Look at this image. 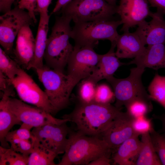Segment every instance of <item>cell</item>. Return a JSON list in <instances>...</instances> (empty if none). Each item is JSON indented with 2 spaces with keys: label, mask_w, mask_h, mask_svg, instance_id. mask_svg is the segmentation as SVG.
I'll return each mask as SVG.
<instances>
[{
  "label": "cell",
  "mask_w": 165,
  "mask_h": 165,
  "mask_svg": "<svg viewBox=\"0 0 165 165\" xmlns=\"http://www.w3.org/2000/svg\"><path fill=\"white\" fill-rule=\"evenodd\" d=\"M121 109L111 104L95 102L86 104L77 100L72 111L64 115L62 118L74 123L77 131L86 135L101 138Z\"/></svg>",
  "instance_id": "6da1fadb"
},
{
  "label": "cell",
  "mask_w": 165,
  "mask_h": 165,
  "mask_svg": "<svg viewBox=\"0 0 165 165\" xmlns=\"http://www.w3.org/2000/svg\"><path fill=\"white\" fill-rule=\"evenodd\" d=\"M112 152L102 138L86 135L70 128L64 152L57 165H88L98 157L111 155Z\"/></svg>",
  "instance_id": "7a4b0ae2"
},
{
  "label": "cell",
  "mask_w": 165,
  "mask_h": 165,
  "mask_svg": "<svg viewBox=\"0 0 165 165\" xmlns=\"http://www.w3.org/2000/svg\"><path fill=\"white\" fill-rule=\"evenodd\" d=\"M72 20L70 17L64 15L55 16L51 34L47 38L44 57L46 65L63 73L74 49L69 41L71 38Z\"/></svg>",
  "instance_id": "3957f363"
},
{
  "label": "cell",
  "mask_w": 165,
  "mask_h": 165,
  "mask_svg": "<svg viewBox=\"0 0 165 165\" xmlns=\"http://www.w3.org/2000/svg\"><path fill=\"white\" fill-rule=\"evenodd\" d=\"M36 70L56 114L67 108L70 105L72 92L78 82L67 74L54 70L46 64Z\"/></svg>",
  "instance_id": "277c9868"
},
{
  "label": "cell",
  "mask_w": 165,
  "mask_h": 165,
  "mask_svg": "<svg viewBox=\"0 0 165 165\" xmlns=\"http://www.w3.org/2000/svg\"><path fill=\"white\" fill-rule=\"evenodd\" d=\"M123 24L119 20H101L75 23L71 38L75 42L74 47L91 46L94 47L101 40H108L116 45L119 35L118 27Z\"/></svg>",
  "instance_id": "5b68a950"
},
{
  "label": "cell",
  "mask_w": 165,
  "mask_h": 165,
  "mask_svg": "<svg viewBox=\"0 0 165 165\" xmlns=\"http://www.w3.org/2000/svg\"><path fill=\"white\" fill-rule=\"evenodd\" d=\"M117 6L105 0H72L57 13L70 17L75 23L111 20Z\"/></svg>",
  "instance_id": "8992f818"
},
{
  "label": "cell",
  "mask_w": 165,
  "mask_h": 165,
  "mask_svg": "<svg viewBox=\"0 0 165 165\" xmlns=\"http://www.w3.org/2000/svg\"><path fill=\"white\" fill-rule=\"evenodd\" d=\"M145 70L144 68L137 66L130 69V74L127 78L118 79L113 76L106 80L113 89L115 106L122 108L123 106H125L138 98L151 99L142 82L141 76Z\"/></svg>",
  "instance_id": "52a82bcc"
},
{
  "label": "cell",
  "mask_w": 165,
  "mask_h": 165,
  "mask_svg": "<svg viewBox=\"0 0 165 165\" xmlns=\"http://www.w3.org/2000/svg\"><path fill=\"white\" fill-rule=\"evenodd\" d=\"M35 24L28 12L16 5L0 16V44L8 55L13 51V42L20 30Z\"/></svg>",
  "instance_id": "ba28073f"
},
{
  "label": "cell",
  "mask_w": 165,
  "mask_h": 165,
  "mask_svg": "<svg viewBox=\"0 0 165 165\" xmlns=\"http://www.w3.org/2000/svg\"><path fill=\"white\" fill-rule=\"evenodd\" d=\"M10 81L21 100L42 108L53 116L56 115L45 92L22 69L20 68L14 78Z\"/></svg>",
  "instance_id": "9c48e42d"
},
{
  "label": "cell",
  "mask_w": 165,
  "mask_h": 165,
  "mask_svg": "<svg viewBox=\"0 0 165 165\" xmlns=\"http://www.w3.org/2000/svg\"><path fill=\"white\" fill-rule=\"evenodd\" d=\"M94 48L74 46L67 65V74L78 82L92 74L99 61L101 54L97 53Z\"/></svg>",
  "instance_id": "30bf717a"
},
{
  "label": "cell",
  "mask_w": 165,
  "mask_h": 165,
  "mask_svg": "<svg viewBox=\"0 0 165 165\" xmlns=\"http://www.w3.org/2000/svg\"><path fill=\"white\" fill-rule=\"evenodd\" d=\"M9 105L10 110L22 123L33 128L49 123L61 124L69 122L67 119L56 118L42 108L11 97L9 99Z\"/></svg>",
  "instance_id": "8fae6325"
},
{
  "label": "cell",
  "mask_w": 165,
  "mask_h": 165,
  "mask_svg": "<svg viewBox=\"0 0 165 165\" xmlns=\"http://www.w3.org/2000/svg\"><path fill=\"white\" fill-rule=\"evenodd\" d=\"M67 122L49 123L33 128L31 132L44 146L57 156L64 153L68 143L70 128L67 125Z\"/></svg>",
  "instance_id": "7c38bea8"
},
{
  "label": "cell",
  "mask_w": 165,
  "mask_h": 165,
  "mask_svg": "<svg viewBox=\"0 0 165 165\" xmlns=\"http://www.w3.org/2000/svg\"><path fill=\"white\" fill-rule=\"evenodd\" d=\"M134 119L127 112L121 111L102 134L101 138L107 143L112 152H114L126 140L138 135L135 132L133 127Z\"/></svg>",
  "instance_id": "4fadbf2b"
},
{
  "label": "cell",
  "mask_w": 165,
  "mask_h": 165,
  "mask_svg": "<svg viewBox=\"0 0 165 165\" xmlns=\"http://www.w3.org/2000/svg\"><path fill=\"white\" fill-rule=\"evenodd\" d=\"M147 0H120L117 6V13L123 22L121 31H129L130 28L138 25L152 12Z\"/></svg>",
  "instance_id": "5bb4252c"
},
{
  "label": "cell",
  "mask_w": 165,
  "mask_h": 165,
  "mask_svg": "<svg viewBox=\"0 0 165 165\" xmlns=\"http://www.w3.org/2000/svg\"><path fill=\"white\" fill-rule=\"evenodd\" d=\"M164 15L156 10L152 12L149 21L145 20L138 26L135 33L145 46L165 44V20Z\"/></svg>",
  "instance_id": "9a60e30c"
},
{
  "label": "cell",
  "mask_w": 165,
  "mask_h": 165,
  "mask_svg": "<svg viewBox=\"0 0 165 165\" xmlns=\"http://www.w3.org/2000/svg\"><path fill=\"white\" fill-rule=\"evenodd\" d=\"M35 38L30 26L23 27L18 33L15 49L13 50L15 61L26 69L34 54Z\"/></svg>",
  "instance_id": "2e32d148"
},
{
  "label": "cell",
  "mask_w": 165,
  "mask_h": 165,
  "mask_svg": "<svg viewBox=\"0 0 165 165\" xmlns=\"http://www.w3.org/2000/svg\"><path fill=\"white\" fill-rule=\"evenodd\" d=\"M13 86L3 92L0 101V141L1 146L9 148V145L5 139L7 134L15 125H21V122L10 110L9 101L10 97L15 95Z\"/></svg>",
  "instance_id": "e0dca14e"
},
{
  "label": "cell",
  "mask_w": 165,
  "mask_h": 165,
  "mask_svg": "<svg viewBox=\"0 0 165 165\" xmlns=\"http://www.w3.org/2000/svg\"><path fill=\"white\" fill-rule=\"evenodd\" d=\"M116 45L111 44L109 51L104 54L101 55L100 59L92 74L87 78L95 84L100 81L106 80L113 76L115 72L121 66L126 65L121 62L115 54V49Z\"/></svg>",
  "instance_id": "ac0fdd59"
},
{
  "label": "cell",
  "mask_w": 165,
  "mask_h": 165,
  "mask_svg": "<svg viewBox=\"0 0 165 165\" xmlns=\"http://www.w3.org/2000/svg\"><path fill=\"white\" fill-rule=\"evenodd\" d=\"M133 64L144 69L148 68L157 70L165 68V44L147 46L142 54L126 63V65Z\"/></svg>",
  "instance_id": "d6986e66"
},
{
  "label": "cell",
  "mask_w": 165,
  "mask_h": 165,
  "mask_svg": "<svg viewBox=\"0 0 165 165\" xmlns=\"http://www.w3.org/2000/svg\"><path fill=\"white\" fill-rule=\"evenodd\" d=\"M116 56L119 59L133 58L141 55L146 47L135 32L119 35L116 43Z\"/></svg>",
  "instance_id": "ffe728a7"
},
{
  "label": "cell",
  "mask_w": 165,
  "mask_h": 165,
  "mask_svg": "<svg viewBox=\"0 0 165 165\" xmlns=\"http://www.w3.org/2000/svg\"><path fill=\"white\" fill-rule=\"evenodd\" d=\"M40 20L36 38L33 57L26 69H36L42 67L46 47L50 16L48 13L40 14Z\"/></svg>",
  "instance_id": "44dd1931"
},
{
  "label": "cell",
  "mask_w": 165,
  "mask_h": 165,
  "mask_svg": "<svg viewBox=\"0 0 165 165\" xmlns=\"http://www.w3.org/2000/svg\"><path fill=\"white\" fill-rule=\"evenodd\" d=\"M136 135L123 142L114 152L112 160L119 165H134L141 145V142Z\"/></svg>",
  "instance_id": "7402d4cb"
},
{
  "label": "cell",
  "mask_w": 165,
  "mask_h": 165,
  "mask_svg": "<svg viewBox=\"0 0 165 165\" xmlns=\"http://www.w3.org/2000/svg\"><path fill=\"white\" fill-rule=\"evenodd\" d=\"M141 135V145L135 162L136 165H161L152 145L150 133Z\"/></svg>",
  "instance_id": "603a6c76"
},
{
  "label": "cell",
  "mask_w": 165,
  "mask_h": 165,
  "mask_svg": "<svg viewBox=\"0 0 165 165\" xmlns=\"http://www.w3.org/2000/svg\"><path fill=\"white\" fill-rule=\"evenodd\" d=\"M33 149L28 157V165H55L54 160L57 155L44 146L34 137L31 140Z\"/></svg>",
  "instance_id": "cb8c5ba5"
},
{
  "label": "cell",
  "mask_w": 165,
  "mask_h": 165,
  "mask_svg": "<svg viewBox=\"0 0 165 165\" xmlns=\"http://www.w3.org/2000/svg\"><path fill=\"white\" fill-rule=\"evenodd\" d=\"M148 90L151 99L165 108V76L156 73L148 86Z\"/></svg>",
  "instance_id": "d4e9b609"
},
{
  "label": "cell",
  "mask_w": 165,
  "mask_h": 165,
  "mask_svg": "<svg viewBox=\"0 0 165 165\" xmlns=\"http://www.w3.org/2000/svg\"><path fill=\"white\" fill-rule=\"evenodd\" d=\"M29 156L17 152L10 148L0 146V165H28Z\"/></svg>",
  "instance_id": "484cf974"
},
{
  "label": "cell",
  "mask_w": 165,
  "mask_h": 165,
  "mask_svg": "<svg viewBox=\"0 0 165 165\" xmlns=\"http://www.w3.org/2000/svg\"><path fill=\"white\" fill-rule=\"evenodd\" d=\"M151 100L144 98L135 99L125 106L127 112L134 118L145 116L152 109Z\"/></svg>",
  "instance_id": "4316f807"
},
{
  "label": "cell",
  "mask_w": 165,
  "mask_h": 165,
  "mask_svg": "<svg viewBox=\"0 0 165 165\" xmlns=\"http://www.w3.org/2000/svg\"><path fill=\"white\" fill-rule=\"evenodd\" d=\"M97 84L88 78L82 80L78 88L77 100L86 104L94 102Z\"/></svg>",
  "instance_id": "83f0119b"
},
{
  "label": "cell",
  "mask_w": 165,
  "mask_h": 165,
  "mask_svg": "<svg viewBox=\"0 0 165 165\" xmlns=\"http://www.w3.org/2000/svg\"><path fill=\"white\" fill-rule=\"evenodd\" d=\"M20 68L18 63L12 59L5 51L0 48V71L10 80L13 79Z\"/></svg>",
  "instance_id": "f1b7e54d"
},
{
  "label": "cell",
  "mask_w": 165,
  "mask_h": 165,
  "mask_svg": "<svg viewBox=\"0 0 165 165\" xmlns=\"http://www.w3.org/2000/svg\"><path fill=\"white\" fill-rule=\"evenodd\" d=\"M115 100L114 92L108 85L105 83L97 84L94 102L101 104H109Z\"/></svg>",
  "instance_id": "f546056e"
},
{
  "label": "cell",
  "mask_w": 165,
  "mask_h": 165,
  "mask_svg": "<svg viewBox=\"0 0 165 165\" xmlns=\"http://www.w3.org/2000/svg\"><path fill=\"white\" fill-rule=\"evenodd\" d=\"M150 134L155 150L162 165H165V135L156 131L154 129Z\"/></svg>",
  "instance_id": "4dcf8cb0"
},
{
  "label": "cell",
  "mask_w": 165,
  "mask_h": 165,
  "mask_svg": "<svg viewBox=\"0 0 165 165\" xmlns=\"http://www.w3.org/2000/svg\"><path fill=\"white\" fill-rule=\"evenodd\" d=\"M7 142L10 144L11 148L24 155L29 156L32 151L33 144L31 140L13 138Z\"/></svg>",
  "instance_id": "1f68e13d"
},
{
  "label": "cell",
  "mask_w": 165,
  "mask_h": 165,
  "mask_svg": "<svg viewBox=\"0 0 165 165\" xmlns=\"http://www.w3.org/2000/svg\"><path fill=\"white\" fill-rule=\"evenodd\" d=\"M132 126L135 132L139 135L150 133L154 129L152 120L145 116L134 118Z\"/></svg>",
  "instance_id": "d6a6232c"
},
{
  "label": "cell",
  "mask_w": 165,
  "mask_h": 165,
  "mask_svg": "<svg viewBox=\"0 0 165 165\" xmlns=\"http://www.w3.org/2000/svg\"><path fill=\"white\" fill-rule=\"evenodd\" d=\"M32 128L31 126L22 123L19 129L9 131L7 134L6 141L7 142L9 140L13 138L31 140L34 138L30 131Z\"/></svg>",
  "instance_id": "836d02e7"
},
{
  "label": "cell",
  "mask_w": 165,
  "mask_h": 165,
  "mask_svg": "<svg viewBox=\"0 0 165 165\" xmlns=\"http://www.w3.org/2000/svg\"><path fill=\"white\" fill-rule=\"evenodd\" d=\"M37 0H20L18 3V6L20 8L27 10L35 24L37 22L35 15V10L37 5Z\"/></svg>",
  "instance_id": "e575fe53"
},
{
  "label": "cell",
  "mask_w": 165,
  "mask_h": 165,
  "mask_svg": "<svg viewBox=\"0 0 165 165\" xmlns=\"http://www.w3.org/2000/svg\"><path fill=\"white\" fill-rule=\"evenodd\" d=\"M52 0H37L35 12L40 13H48V8Z\"/></svg>",
  "instance_id": "d590c367"
},
{
  "label": "cell",
  "mask_w": 165,
  "mask_h": 165,
  "mask_svg": "<svg viewBox=\"0 0 165 165\" xmlns=\"http://www.w3.org/2000/svg\"><path fill=\"white\" fill-rule=\"evenodd\" d=\"M110 155H106L101 156L90 162L88 165H110L111 159Z\"/></svg>",
  "instance_id": "8d00e7d4"
},
{
  "label": "cell",
  "mask_w": 165,
  "mask_h": 165,
  "mask_svg": "<svg viewBox=\"0 0 165 165\" xmlns=\"http://www.w3.org/2000/svg\"><path fill=\"white\" fill-rule=\"evenodd\" d=\"M13 86L9 79L3 73L0 71V89L5 92Z\"/></svg>",
  "instance_id": "74e56055"
},
{
  "label": "cell",
  "mask_w": 165,
  "mask_h": 165,
  "mask_svg": "<svg viewBox=\"0 0 165 165\" xmlns=\"http://www.w3.org/2000/svg\"><path fill=\"white\" fill-rule=\"evenodd\" d=\"M152 7H155L157 10L165 15V0H147Z\"/></svg>",
  "instance_id": "f35d334b"
},
{
  "label": "cell",
  "mask_w": 165,
  "mask_h": 165,
  "mask_svg": "<svg viewBox=\"0 0 165 165\" xmlns=\"http://www.w3.org/2000/svg\"><path fill=\"white\" fill-rule=\"evenodd\" d=\"M15 0H0V11L4 13L11 9Z\"/></svg>",
  "instance_id": "ab89813d"
},
{
  "label": "cell",
  "mask_w": 165,
  "mask_h": 165,
  "mask_svg": "<svg viewBox=\"0 0 165 165\" xmlns=\"http://www.w3.org/2000/svg\"><path fill=\"white\" fill-rule=\"evenodd\" d=\"M72 0H57L52 13H57Z\"/></svg>",
  "instance_id": "60d3db41"
},
{
  "label": "cell",
  "mask_w": 165,
  "mask_h": 165,
  "mask_svg": "<svg viewBox=\"0 0 165 165\" xmlns=\"http://www.w3.org/2000/svg\"><path fill=\"white\" fill-rule=\"evenodd\" d=\"M152 116L154 118L158 119L161 122L162 124L161 131L162 134L165 135V114L163 113L160 115L153 114Z\"/></svg>",
  "instance_id": "b9f144b4"
}]
</instances>
